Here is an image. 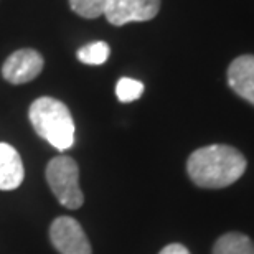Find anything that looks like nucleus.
Masks as SVG:
<instances>
[{"label": "nucleus", "mask_w": 254, "mask_h": 254, "mask_svg": "<svg viewBox=\"0 0 254 254\" xmlns=\"http://www.w3.org/2000/svg\"><path fill=\"white\" fill-rule=\"evenodd\" d=\"M50 240L60 254H93L84 230L71 216H58L52 223Z\"/></svg>", "instance_id": "20e7f679"}, {"label": "nucleus", "mask_w": 254, "mask_h": 254, "mask_svg": "<svg viewBox=\"0 0 254 254\" xmlns=\"http://www.w3.org/2000/svg\"><path fill=\"white\" fill-rule=\"evenodd\" d=\"M30 124L35 132L60 152H64L74 144V121L68 106L52 96L35 99L28 109Z\"/></svg>", "instance_id": "f03ea898"}, {"label": "nucleus", "mask_w": 254, "mask_h": 254, "mask_svg": "<svg viewBox=\"0 0 254 254\" xmlns=\"http://www.w3.org/2000/svg\"><path fill=\"white\" fill-rule=\"evenodd\" d=\"M248 162L231 145L213 144L200 147L187 160L190 180L201 189H225L233 185L246 172Z\"/></svg>", "instance_id": "f257e3e1"}, {"label": "nucleus", "mask_w": 254, "mask_h": 254, "mask_svg": "<svg viewBox=\"0 0 254 254\" xmlns=\"http://www.w3.org/2000/svg\"><path fill=\"white\" fill-rule=\"evenodd\" d=\"M228 84L240 98L254 106V55L233 60L228 68Z\"/></svg>", "instance_id": "0eeeda50"}, {"label": "nucleus", "mask_w": 254, "mask_h": 254, "mask_svg": "<svg viewBox=\"0 0 254 254\" xmlns=\"http://www.w3.org/2000/svg\"><path fill=\"white\" fill-rule=\"evenodd\" d=\"M45 177L60 205L68 210H78L83 206L84 195L79 189V167L73 157L58 155L52 159L47 165Z\"/></svg>", "instance_id": "7ed1b4c3"}, {"label": "nucleus", "mask_w": 254, "mask_h": 254, "mask_svg": "<svg viewBox=\"0 0 254 254\" xmlns=\"http://www.w3.org/2000/svg\"><path fill=\"white\" fill-rule=\"evenodd\" d=\"M71 10L83 18H98L104 15L109 0H68Z\"/></svg>", "instance_id": "9b49d317"}, {"label": "nucleus", "mask_w": 254, "mask_h": 254, "mask_svg": "<svg viewBox=\"0 0 254 254\" xmlns=\"http://www.w3.org/2000/svg\"><path fill=\"white\" fill-rule=\"evenodd\" d=\"M213 254H254V243L243 233H226L218 238Z\"/></svg>", "instance_id": "1a4fd4ad"}, {"label": "nucleus", "mask_w": 254, "mask_h": 254, "mask_svg": "<svg viewBox=\"0 0 254 254\" xmlns=\"http://www.w3.org/2000/svg\"><path fill=\"white\" fill-rule=\"evenodd\" d=\"M45 60L42 53L33 48H22L13 52L2 64V76L10 84H25L38 78L43 71Z\"/></svg>", "instance_id": "39448f33"}, {"label": "nucleus", "mask_w": 254, "mask_h": 254, "mask_svg": "<svg viewBox=\"0 0 254 254\" xmlns=\"http://www.w3.org/2000/svg\"><path fill=\"white\" fill-rule=\"evenodd\" d=\"M144 94V84L132 78H121L116 84V96L121 103H132Z\"/></svg>", "instance_id": "f8f14e48"}, {"label": "nucleus", "mask_w": 254, "mask_h": 254, "mask_svg": "<svg viewBox=\"0 0 254 254\" xmlns=\"http://www.w3.org/2000/svg\"><path fill=\"white\" fill-rule=\"evenodd\" d=\"M159 254H190V251L180 243H172V245L165 246Z\"/></svg>", "instance_id": "ddd939ff"}, {"label": "nucleus", "mask_w": 254, "mask_h": 254, "mask_svg": "<svg viewBox=\"0 0 254 254\" xmlns=\"http://www.w3.org/2000/svg\"><path fill=\"white\" fill-rule=\"evenodd\" d=\"M109 55H111V48L108 43L93 42V43H88V45H84V47H81L78 52H76V58L84 64L99 66L108 62Z\"/></svg>", "instance_id": "9d476101"}, {"label": "nucleus", "mask_w": 254, "mask_h": 254, "mask_svg": "<svg viewBox=\"0 0 254 254\" xmlns=\"http://www.w3.org/2000/svg\"><path fill=\"white\" fill-rule=\"evenodd\" d=\"M25 169L22 157L15 147L0 142V190H15L22 185Z\"/></svg>", "instance_id": "6e6552de"}, {"label": "nucleus", "mask_w": 254, "mask_h": 254, "mask_svg": "<svg viewBox=\"0 0 254 254\" xmlns=\"http://www.w3.org/2000/svg\"><path fill=\"white\" fill-rule=\"evenodd\" d=\"M160 12V0H109L106 18L114 27L130 22H149Z\"/></svg>", "instance_id": "423d86ee"}]
</instances>
